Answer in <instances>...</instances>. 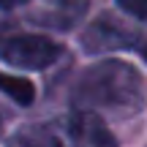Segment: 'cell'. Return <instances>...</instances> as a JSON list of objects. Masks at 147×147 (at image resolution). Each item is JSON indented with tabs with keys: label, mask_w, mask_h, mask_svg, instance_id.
Instances as JSON below:
<instances>
[{
	"label": "cell",
	"mask_w": 147,
	"mask_h": 147,
	"mask_svg": "<svg viewBox=\"0 0 147 147\" xmlns=\"http://www.w3.org/2000/svg\"><path fill=\"white\" fill-rule=\"evenodd\" d=\"M117 8L123 14L134 16V19H144L147 22V0H117Z\"/></svg>",
	"instance_id": "obj_7"
},
{
	"label": "cell",
	"mask_w": 147,
	"mask_h": 147,
	"mask_svg": "<svg viewBox=\"0 0 147 147\" xmlns=\"http://www.w3.org/2000/svg\"><path fill=\"white\" fill-rule=\"evenodd\" d=\"M144 79L142 74L125 60H101L87 65L76 76L71 87L74 112L90 115H109V117H134L144 109Z\"/></svg>",
	"instance_id": "obj_1"
},
{
	"label": "cell",
	"mask_w": 147,
	"mask_h": 147,
	"mask_svg": "<svg viewBox=\"0 0 147 147\" xmlns=\"http://www.w3.org/2000/svg\"><path fill=\"white\" fill-rule=\"evenodd\" d=\"M142 57H144V63H147V41L142 44Z\"/></svg>",
	"instance_id": "obj_9"
},
{
	"label": "cell",
	"mask_w": 147,
	"mask_h": 147,
	"mask_svg": "<svg viewBox=\"0 0 147 147\" xmlns=\"http://www.w3.org/2000/svg\"><path fill=\"white\" fill-rule=\"evenodd\" d=\"M84 8H87V0H41V5L33 11V19L47 27L68 30L76 19H82Z\"/></svg>",
	"instance_id": "obj_5"
},
{
	"label": "cell",
	"mask_w": 147,
	"mask_h": 147,
	"mask_svg": "<svg viewBox=\"0 0 147 147\" xmlns=\"http://www.w3.org/2000/svg\"><path fill=\"white\" fill-rule=\"evenodd\" d=\"M134 38L136 36L128 27H123L120 22H115L112 16H98L82 33V47L87 55H98V52H109V49L131 47Z\"/></svg>",
	"instance_id": "obj_4"
},
{
	"label": "cell",
	"mask_w": 147,
	"mask_h": 147,
	"mask_svg": "<svg viewBox=\"0 0 147 147\" xmlns=\"http://www.w3.org/2000/svg\"><path fill=\"white\" fill-rule=\"evenodd\" d=\"M60 55H63V47L38 33H19L0 44V57L14 68H25V71L49 68L52 63H57Z\"/></svg>",
	"instance_id": "obj_3"
},
{
	"label": "cell",
	"mask_w": 147,
	"mask_h": 147,
	"mask_svg": "<svg viewBox=\"0 0 147 147\" xmlns=\"http://www.w3.org/2000/svg\"><path fill=\"white\" fill-rule=\"evenodd\" d=\"M11 147H117V142L98 115L71 112L25 125L11 139Z\"/></svg>",
	"instance_id": "obj_2"
},
{
	"label": "cell",
	"mask_w": 147,
	"mask_h": 147,
	"mask_svg": "<svg viewBox=\"0 0 147 147\" xmlns=\"http://www.w3.org/2000/svg\"><path fill=\"white\" fill-rule=\"evenodd\" d=\"M25 3H30V0H0V11H11V8L25 5Z\"/></svg>",
	"instance_id": "obj_8"
},
{
	"label": "cell",
	"mask_w": 147,
	"mask_h": 147,
	"mask_svg": "<svg viewBox=\"0 0 147 147\" xmlns=\"http://www.w3.org/2000/svg\"><path fill=\"white\" fill-rule=\"evenodd\" d=\"M0 93L8 95L11 101H16L19 106H30L36 101V84L30 79L22 76H8V74L0 71Z\"/></svg>",
	"instance_id": "obj_6"
}]
</instances>
